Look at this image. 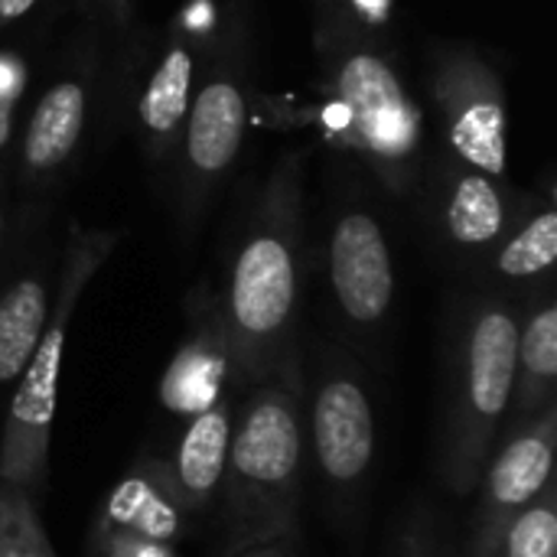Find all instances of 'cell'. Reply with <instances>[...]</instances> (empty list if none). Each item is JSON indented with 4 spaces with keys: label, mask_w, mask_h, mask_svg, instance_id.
Here are the masks:
<instances>
[{
    "label": "cell",
    "mask_w": 557,
    "mask_h": 557,
    "mask_svg": "<svg viewBox=\"0 0 557 557\" xmlns=\"http://www.w3.org/2000/svg\"><path fill=\"white\" fill-rule=\"evenodd\" d=\"M245 127V104L242 95L232 85H209L196 108H193V127H189V157L199 170L215 173L232 163L242 144Z\"/></svg>",
    "instance_id": "4fadbf2b"
},
{
    "label": "cell",
    "mask_w": 557,
    "mask_h": 557,
    "mask_svg": "<svg viewBox=\"0 0 557 557\" xmlns=\"http://www.w3.org/2000/svg\"><path fill=\"white\" fill-rule=\"evenodd\" d=\"M232 441V405L219 398L212 408L193 414L180 434L173 457L166 460L170 480L186 506V512H202L222 486L225 460Z\"/></svg>",
    "instance_id": "9c48e42d"
},
{
    "label": "cell",
    "mask_w": 557,
    "mask_h": 557,
    "mask_svg": "<svg viewBox=\"0 0 557 557\" xmlns=\"http://www.w3.org/2000/svg\"><path fill=\"white\" fill-rule=\"evenodd\" d=\"M46 320L49 290L39 277H20L0 294V388L16 385Z\"/></svg>",
    "instance_id": "7c38bea8"
},
{
    "label": "cell",
    "mask_w": 557,
    "mask_h": 557,
    "mask_svg": "<svg viewBox=\"0 0 557 557\" xmlns=\"http://www.w3.org/2000/svg\"><path fill=\"white\" fill-rule=\"evenodd\" d=\"M228 379H232L228 349H225L222 323L215 317L212 323L196 326L173 352L160 379V401L166 411L193 418L212 408L219 398H225Z\"/></svg>",
    "instance_id": "30bf717a"
},
{
    "label": "cell",
    "mask_w": 557,
    "mask_h": 557,
    "mask_svg": "<svg viewBox=\"0 0 557 557\" xmlns=\"http://www.w3.org/2000/svg\"><path fill=\"white\" fill-rule=\"evenodd\" d=\"M503 108L499 104H473L454 127V147L486 173L506 170V140H503Z\"/></svg>",
    "instance_id": "ac0fdd59"
},
{
    "label": "cell",
    "mask_w": 557,
    "mask_h": 557,
    "mask_svg": "<svg viewBox=\"0 0 557 557\" xmlns=\"http://www.w3.org/2000/svg\"><path fill=\"white\" fill-rule=\"evenodd\" d=\"M557 388V307L545 300L519 320L516 339V382L506 428H519L555 405Z\"/></svg>",
    "instance_id": "8fae6325"
},
{
    "label": "cell",
    "mask_w": 557,
    "mask_h": 557,
    "mask_svg": "<svg viewBox=\"0 0 557 557\" xmlns=\"http://www.w3.org/2000/svg\"><path fill=\"white\" fill-rule=\"evenodd\" d=\"M82 114H85V98L78 85L52 88L33 114V124L26 134V160L33 166L62 163L78 140Z\"/></svg>",
    "instance_id": "5bb4252c"
},
{
    "label": "cell",
    "mask_w": 557,
    "mask_h": 557,
    "mask_svg": "<svg viewBox=\"0 0 557 557\" xmlns=\"http://www.w3.org/2000/svg\"><path fill=\"white\" fill-rule=\"evenodd\" d=\"M343 108L362 140L388 157L414 144V111L408 108L395 75L372 55H356L343 72Z\"/></svg>",
    "instance_id": "ba28073f"
},
{
    "label": "cell",
    "mask_w": 557,
    "mask_h": 557,
    "mask_svg": "<svg viewBox=\"0 0 557 557\" xmlns=\"http://www.w3.org/2000/svg\"><path fill=\"white\" fill-rule=\"evenodd\" d=\"M307 434L323 480L349 496L375 463V411L362 369L339 349L320 359L307 408Z\"/></svg>",
    "instance_id": "277c9868"
},
{
    "label": "cell",
    "mask_w": 557,
    "mask_h": 557,
    "mask_svg": "<svg viewBox=\"0 0 557 557\" xmlns=\"http://www.w3.org/2000/svg\"><path fill=\"white\" fill-rule=\"evenodd\" d=\"M519 317L506 304H480L450 343L437 470L450 493L476 490L506 424L516 382Z\"/></svg>",
    "instance_id": "7a4b0ae2"
},
{
    "label": "cell",
    "mask_w": 557,
    "mask_h": 557,
    "mask_svg": "<svg viewBox=\"0 0 557 557\" xmlns=\"http://www.w3.org/2000/svg\"><path fill=\"white\" fill-rule=\"evenodd\" d=\"M557 401L532 421L509 428V437L499 450L490 454L483 467L480 506L473 516L467 557H490L506 525L542 496L555 473Z\"/></svg>",
    "instance_id": "8992f818"
},
{
    "label": "cell",
    "mask_w": 557,
    "mask_h": 557,
    "mask_svg": "<svg viewBox=\"0 0 557 557\" xmlns=\"http://www.w3.org/2000/svg\"><path fill=\"white\" fill-rule=\"evenodd\" d=\"M33 7V0H0V13L3 16H20Z\"/></svg>",
    "instance_id": "603a6c76"
},
{
    "label": "cell",
    "mask_w": 557,
    "mask_h": 557,
    "mask_svg": "<svg viewBox=\"0 0 557 557\" xmlns=\"http://www.w3.org/2000/svg\"><path fill=\"white\" fill-rule=\"evenodd\" d=\"M401 557H434V552H431L428 545L414 542V545H408V548H405V555H401Z\"/></svg>",
    "instance_id": "cb8c5ba5"
},
{
    "label": "cell",
    "mask_w": 557,
    "mask_h": 557,
    "mask_svg": "<svg viewBox=\"0 0 557 557\" xmlns=\"http://www.w3.org/2000/svg\"><path fill=\"white\" fill-rule=\"evenodd\" d=\"M88 271H91V255H82L78 268L65 274L59 287V300L55 307H49L42 336L23 375L16 379L7 414H3L0 483L16 486L29 493L33 499L46 486V476H49V441H52V421L59 408V372L65 359L72 313H75L82 287L88 284Z\"/></svg>",
    "instance_id": "3957f363"
},
{
    "label": "cell",
    "mask_w": 557,
    "mask_h": 557,
    "mask_svg": "<svg viewBox=\"0 0 557 557\" xmlns=\"http://www.w3.org/2000/svg\"><path fill=\"white\" fill-rule=\"evenodd\" d=\"M330 121L343 124V121H349V111H346V108H333V111H330Z\"/></svg>",
    "instance_id": "d4e9b609"
},
{
    "label": "cell",
    "mask_w": 557,
    "mask_h": 557,
    "mask_svg": "<svg viewBox=\"0 0 557 557\" xmlns=\"http://www.w3.org/2000/svg\"><path fill=\"white\" fill-rule=\"evenodd\" d=\"M450 235L460 245H486L503 232V202L490 180L463 176L447 212Z\"/></svg>",
    "instance_id": "2e32d148"
},
{
    "label": "cell",
    "mask_w": 557,
    "mask_h": 557,
    "mask_svg": "<svg viewBox=\"0 0 557 557\" xmlns=\"http://www.w3.org/2000/svg\"><path fill=\"white\" fill-rule=\"evenodd\" d=\"M307 454V398L300 352L251 385L238 421H232L228 460L222 473L225 555L294 545L300 532V473Z\"/></svg>",
    "instance_id": "6da1fadb"
},
{
    "label": "cell",
    "mask_w": 557,
    "mask_h": 557,
    "mask_svg": "<svg viewBox=\"0 0 557 557\" xmlns=\"http://www.w3.org/2000/svg\"><path fill=\"white\" fill-rule=\"evenodd\" d=\"M16 88H20V69L13 62L0 59V101L16 95Z\"/></svg>",
    "instance_id": "44dd1931"
},
{
    "label": "cell",
    "mask_w": 557,
    "mask_h": 557,
    "mask_svg": "<svg viewBox=\"0 0 557 557\" xmlns=\"http://www.w3.org/2000/svg\"><path fill=\"white\" fill-rule=\"evenodd\" d=\"M0 557H55L36 499L0 483Z\"/></svg>",
    "instance_id": "e0dca14e"
},
{
    "label": "cell",
    "mask_w": 557,
    "mask_h": 557,
    "mask_svg": "<svg viewBox=\"0 0 557 557\" xmlns=\"http://www.w3.org/2000/svg\"><path fill=\"white\" fill-rule=\"evenodd\" d=\"M189 512L163 457H137L104 499L95 529V557H180L176 542Z\"/></svg>",
    "instance_id": "5b68a950"
},
{
    "label": "cell",
    "mask_w": 557,
    "mask_h": 557,
    "mask_svg": "<svg viewBox=\"0 0 557 557\" xmlns=\"http://www.w3.org/2000/svg\"><path fill=\"white\" fill-rule=\"evenodd\" d=\"M330 281L343 317L362 330H375L395 300V274L385 235L369 215H346L330 245Z\"/></svg>",
    "instance_id": "52a82bcc"
},
{
    "label": "cell",
    "mask_w": 557,
    "mask_h": 557,
    "mask_svg": "<svg viewBox=\"0 0 557 557\" xmlns=\"http://www.w3.org/2000/svg\"><path fill=\"white\" fill-rule=\"evenodd\" d=\"M0 137H3V101H0Z\"/></svg>",
    "instance_id": "484cf974"
},
{
    "label": "cell",
    "mask_w": 557,
    "mask_h": 557,
    "mask_svg": "<svg viewBox=\"0 0 557 557\" xmlns=\"http://www.w3.org/2000/svg\"><path fill=\"white\" fill-rule=\"evenodd\" d=\"M490 557H557V493L555 480L529 503L499 535Z\"/></svg>",
    "instance_id": "9a60e30c"
},
{
    "label": "cell",
    "mask_w": 557,
    "mask_h": 557,
    "mask_svg": "<svg viewBox=\"0 0 557 557\" xmlns=\"http://www.w3.org/2000/svg\"><path fill=\"white\" fill-rule=\"evenodd\" d=\"M225 557H297L294 545H261V548H248V552H235Z\"/></svg>",
    "instance_id": "7402d4cb"
},
{
    "label": "cell",
    "mask_w": 557,
    "mask_h": 557,
    "mask_svg": "<svg viewBox=\"0 0 557 557\" xmlns=\"http://www.w3.org/2000/svg\"><path fill=\"white\" fill-rule=\"evenodd\" d=\"M189 75H193V65H189V55L183 49H173L163 65L157 69L147 95H144V104H140V114L147 121V127L153 131H170L176 127V121L183 117L186 111V95H189Z\"/></svg>",
    "instance_id": "ffe728a7"
},
{
    "label": "cell",
    "mask_w": 557,
    "mask_h": 557,
    "mask_svg": "<svg viewBox=\"0 0 557 557\" xmlns=\"http://www.w3.org/2000/svg\"><path fill=\"white\" fill-rule=\"evenodd\" d=\"M557 258V215L542 212L532 219L499 255V274L512 281H529L545 274Z\"/></svg>",
    "instance_id": "d6986e66"
}]
</instances>
